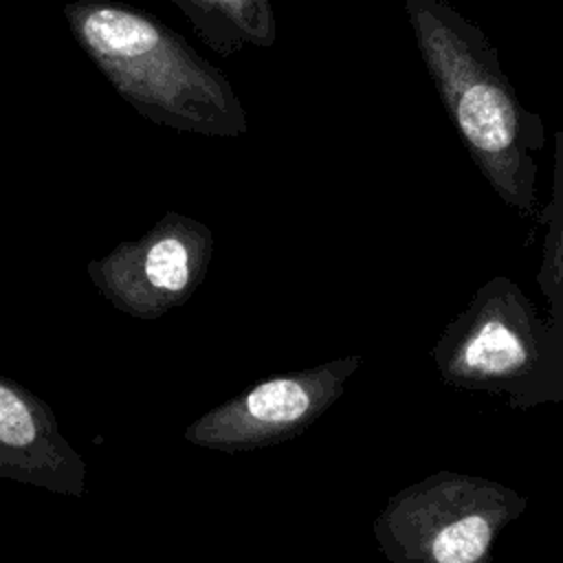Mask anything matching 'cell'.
<instances>
[{"mask_svg": "<svg viewBox=\"0 0 563 563\" xmlns=\"http://www.w3.org/2000/svg\"><path fill=\"white\" fill-rule=\"evenodd\" d=\"M435 92L493 191L521 216L537 211L545 128L510 84L488 35L449 0H402Z\"/></svg>", "mask_w": 563, "mask_h": 563, "instance_id": "1", "label": "cell"}, {"mask_svg": "<svg viewBox=\"0 0 563 563\" xmlns=\"http://www.w3.org/2000/svg\"><path fill=\"white\" fill-rule=\"evenodd\" d=\"M64 18L86 57L139 117L200 136L246 134V110L224 73L156 15L110 0H73Z\"/></svg>", "mask_w": 563, "mask_h": 563, "instance_id": "2", "label": "cell"}, {"mask_svg": "<svg viewBox=\"0 0 563 563\" xmlns=\"http://www.w3.org/2000/svg\"><path fill=\"white\" fill-rule=\"evenodd\" d=\"M554 343L552 328L541 323L526 295L495 277L446 325L433 358L449 385L539 398L543 385L563 378Z\"/></svg>", "mask_w": 563, "mask_h": 563, "instance_id": "3", "label": "cell"}, {"mask_svg": "<svg viewBox=\"0 0 563 563\" xmlns=\"http://www.w3.org/2000/svg\"><path fill=\"white\" fill-rule=\"evenodd\" d=\"M523 506L504 484L442 471L396 493L374 532L389 563H488L497 532Z\"/></svg>", "mask_w": 563, "mask_h": 563, "instance_id": "4", "label": "cell"}, {"mask_svg": "<svg viewBox=\"0 0 563 563\" xmlns=\"http://www.w3.org/2000/svg\"><path fill=\"white\" fill-rule=\"evenodd\" d=\"M361 363V356H347L271 376L218 411L205 433L218 444L240 449L290 440L330 409Z\"/></svg>", "mask_w": 563, "mask_h": 563, "instance_id": "5", "label": "cell"}, {"mask_svg": "<svg viewBox=\"0 0 563 563\" xmlns=\"http://www.w3.org/2000/svg\"><path fill=\"white\" fill-rule=\"evenodd\" d=\"M196 35L218 55L231 57L246 46L268 48L277 40L271 0H169Z\"/></svg>", "mask_w": 563, "mask_h": 563, "instance_id": "6", "label": "cell"}, {"mask_svg": "<svg viewBox=\"0 0 563 563\" xmlns=\"http://www.w3.org/2000/svg\"><path fill=\"white\" fill-rule=\"evenodd\" d=\"M198 240L200 231L194 227H174V231L161 233L145 255L147 279L163 290H183L191 277V255H196Z\"/></svg>", "mask_w": 563, "mask_h": 563, "instance_id": "7", "label": "cell"}, {"mask_svg": "<svg viewBox=\"0 0 563 563\" xmlns=\"http://www.w3.org/2000/svg\"><path fill=\"white\" fill-rule=\"evenodd\" d=\"M541 220H545L548 224V235L543 246V266L539 282L543 284L545 295L552 297L563 273V128L554 134L552 196L548 207L541 211Z\"/></svg>", "mask_w": 563, "mask_h": 563, "instance_id": "8", "label": "cell"}, {"mask_svg": "<svg viewBox=\"0 0 563 563\" xmlns=\"http://www.w3.org/2000/svg\"><path fill=\"white\" fill-rule=\"evenodd\" d=\"M35 438V427L24 402L0 387V440L11 446H24Z\"/></svg>", "mask_w": 563, "mask_h": 563, "instance_id": "9", "label": "cell"}, {"mask_svg": "<svg viewBox=\"0 0 563 563\" xmlns=\"http://www.w3.org/2000/svg\"><path fill=\"white\" fill-rule=\"evenodd\" d=\"M552 299V303L554 306H559V303H563V273H561V279H559V286H556V290H554V295L550 297Z\"/></svg>", "mask_w": 563, "mask_h": 563, "instance_id": "10", "label": "cell"}]
</instances>
